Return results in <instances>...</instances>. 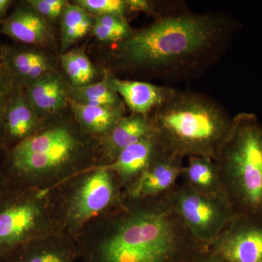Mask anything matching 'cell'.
Listing matches in <instances>:
<instances>
[{
    "instance_id": "obj_7",
    "label": "cell",
    "mask_w": 262,
    "mask_h": 262,
    "mask_svg": "<svg viewBox=\"0 0 262 262\" xmlns=\"http://www.w3.org/2000/svg\"><path fill=\"white\" fill-rule=\"evenodd\" d=\"M54 230L51 190L24 186L0 198V262Z\"/></svg>"
},
{
    "instance_id": "obj_8",
    "label": "cell",
    "mask_w": 262,
    "mask_h": 262,
    "mask_svg": "<svg viewBox=\"0 0 262 262\" xmlns=\"http://www.w3.org/2000/svg\"><path fill=\"white\" fill-rule=\"evenodd\" d=\"M165 198L193 237L209 248L237 215L228 201L200 194L181 181Z\"/></svg>"
},
{
    "instance_id": "obj_28",
    "label": "cell",
    "mask_w": 262,
    "mask_h": 262,
    "mask_svg": "<svg viewBox=\"0 0 262 262\" xmlns=\"http://www.w3.org/2000/svg\"><path fill=\"white\" fill-rule=\"evenodd\" d=\"M195 262H227L223 258L219 257L216 255L213 254L211 251L203 253L198 258Z\"/></svg>"
},
{
    "instance_id": "obj_5",
    "label": "cell",
    "mask_w": 262,
    "mask_h": 262,
    "mask_svg": "<svg viewBox=\"0 0 262 262\" xmlns=\"http://www.w3.org/2000/svg\"><path fill=\"white\" fill-rule=\"evenodd\" d=\"M124 199L121 183L107 165L89 169L51 189L55 229L76 241L89 224Z\"/></svg>"
},
{
    "instance_id": "obj_16",
    "label": "cell",
    "mask_w": 262,
    "mask_h": 262,
    "mask_svg": "<svg viewBox=\"0 0 262 262\" xmlns=\"http://www.w3.org/2000/svg\"><path fill=\"white\" fill-rule=\"evenodd\" d=\"M3 32L6 35L27 44L42 45L52 37L51 27L32 7L18 8L5 20Z\"/></svg>"
},
{
    "instance_id": "obj_26",
    "label": "cell",
    "mask_w": 262,
    "mask_h": 262,
    "mask_svg": "<svg viewBox=\"0 0 262 262\" xmlns=\"http://www.w3.org/2000/svg\"><path fill=\"white\" fill-rule=\"evenodd\" d=\"M95 21L119 33L124 38V39H126L133 32V29L130 28V25L127 23L126 18L125 17L120 16V15H97L95 17Z\"/></svg>"
},
{
    "instance_id": "obj_9",
    "label": "cell",
    "mask_w": 262,
    "mask_h": 262,
    "mask_svg": "<svg viewBox=\"0 0 262 262\" xmlns=\"http://www.w3.org/2000/svg\"><path fill=\"white\" fill-rule=\"evenodd\" d=\"M209 251L227 262H262V216L236 215Z\"/></svg>"
},
{
    "instance_id": "obj_21",
    "label": "cell",
    "mask_w": 262,
    "mask_h": 262,
    "mask_svg": "<svg viewBox=\"0 0 262 262\" xmlns=\"http://www.w3.org/2000/svg\"><path fill=\"white\" fill-rule=\"evenodd\" d=\"M71 96L72 101L83 104L125 108L121 98L112 89L106 78L96 83L74 87L71 91Z\"/></svg>"
},
{
    "instance_id": "obj_2",
    "label": "cell",
    "mask_w": 262,
    "mask_h": 262,
    "mask_svg": "<svg viewBox=\"0 0 262 262\" xmlns=\"http://www.w3.org/2000/svg\"><path fill=\"white\" fill-rule=\"evenodd\" d=\"M82 262H195L198 242L165 195L132 199L96 219L76 239Z\"/></svg>"
},
{
    "instance_id": "obj_20",
    "label": "cell",
    "mask_w": 262,
    "mask_h": 262,
    "mask_svg": "<svg viewBox=\"0 0 262 262\" xmlns=\"http://www.w3.org/2000/svg\"><path fill=\"white\" fill-rule=\"evenodd\" d=\"M93 18L77 5L68 4L62 13L61 47L63 51L84 37L94 27Z\"/></svg>"
},
{
    "instance_id": "obj_22",
    "label": "cell",
    "mask_w": 262,
    "mask_h": 262,
    "mask_svg": "<svg viewBox=\"0 0 262 262\" xmlns=\"http://www.w3.org/2000/svg\"><path fill=\"white\" fill-rule=\"evenodd\" d=\"M76 5L91 14L117 15L125 17L127 13L126 0H78Z\"/></svg>"
},
{
    "instance_id": "obj_11",
    "label": "cell",
    "mask_w": 262,
    "mask_h": 262,
    "mask_svg": "<svg viewBox=\"0 0 262 262\" xmlns=\"http://www.w3.org/2000/svg\"><path fill=\"white\" fill-rule=\"evenodd\" d=\"M168 152L155 134L133 144L120 153L108 167L127 190L150 165Z\"/></svg>"
},
{
    "instance_id": "obj_6",
    "label": "cell",
    "mask_w": 262,
    "mask_h": 262,
    "mask_svg": "<svg viewBox=\"0 0 262 262\" xmlns=\"http://www.w3.org/2000/svg\"><path fill=\"white\" fill-rule=\"evenodd\" d=\"M80 149V141L68 129L52 127L17 144L12 165L26 187L51 190L86 171L77 165Z\"/></svg>"
},
{
    "instance_id": "obj_19",
    "label": "cell",
    "mask_w": 262,
    "mask_h": 262,
    "mask_svg": "<svg viewBox=\"0 0 262 262\" xmlns=\"http://www.w3.org/2000/svg\"><path fill=\"white\" fill-rule=\"evenodd\" d=\"M38 126L39 122L32 104L23 98L13 100L6 115V130L10 137L20 142L34 135Z\"/></svg>"
},
{
    "instance_id": "obj_10",
    "label": "cell",
    "mask_w": 262,
    "mask_h": 262,
    "mask_svg": "<svg viewBox=\"0 0 262 262\" xmlns=\"http://www.w3.org/2000/svg\"><path fill=\"white\" fill-rule=\"evenodd\" d=\"M183 160L171 153H165L125 191V195L132 199H147L168 194L180 179L184 166Z\"/></svg>"
},
{
    "instance_id": "obj_30",
    "label": "cell",
    "mask_w": 262,
    "mask_h": 262,
    "mask_svg": "<svg viewBox=\"0 0 262 262\" xmlns=\"http://www.w3.org/2000/svg\"><path fill=\"white\" fill-rule=\"evenodd\" d=\"M11 2L9 0H0V17L3 16L9 8Z\"/></svg>"
},
{
    "instance_id": "obj_23",
    "label": "cell",
    "mask_w": 262,
    "mask_h": 262,
    "mask_svg": "<svg viewBox=\"0 0 262 262\" xmlns=\"http://www.w3.org/2000/svg\"><path fill=\"white\" fill-rule=\"evenodd\" d=\"M46 59L48 58L39 52H18L12 57L10 66L15 75L26 82L33 67Z\"/></svg>"
},
{
    "instance_id": "obj_29",
    "label": "cell",
    "mask_w": 262,
    "mask_h": 262,
    "mask_svg": "<svg viewBox=\"0 0 262 262\" xmlns=\"http://www.w3.org/2000/svg\"><path fill=\"white\" fill-rule=\"evenodd\" d=\"M8 192V185H7L6 179L0 173V198L5 195Z\"/></svg>"
},
{
    "instance_id": "obj_1",
    "label": "cell",
    "mask_w": 262,
    "mask_h": 262,
    "mask_svg": "<svg viewBox=\"0 0 262 262\" xmlns=\"http://www.w3.org/2000/svg\"><path fill=\"white\" fill-rule=\"evenodd\" d=\"M150 25L117 43L120 67L166 82L204 73L227 51L239 22L228 15L195 13L181 3H165Z\"/></svg>"
},
{
    "instance_id": "obj_31",
    "label": "cell",
    "mask_w": 262,
    "mask_h": 262,
    "mask_svg": "<svg viewBox=\"0 0 262 262\" xmlns=\"http://www.w3.org/2000/svg\"><path fill=\"white\" fill-rule=\"evenodd\" d=\"M4 88H3V83L0 79V110H1L2 103H3V96H4Z\"/></svg>"
},
{
    "instance_id": "obj_25",
    "label": "cell",
    "mask_w": 262,
    "mask_h": 262,
    "mask_svg": "<svg viewBox=\"0 0 262 262\" xmlns=\"http://www.w3.org/2000/svg\"><path fill=\"white\" fill-rule=\"evenodd\" d=\"M62 67L73 84L74 87L87 85L80 63L76 58L74 51L67 52L61 58Z\"/></svg>"
},
{
    "instance_id": "obj_14",
    "label": "cell",
    "mask_w": 262,
    "mask_h": 262,
    "mask_svg": "<svg viewBox=\"0 0 262 262\" xmlns=\"http://www.w3.org/2000/svg\"><path fill=\"white\" fill-rule=\"evenodd\" d=\"M153 134L148 115L133 113L130 116L121 117L103 137V151L108 158V165L115 161L124 149Z\"/></svg>"
},
{
    "instance_id": "obj_12",
    "label": "cell",
    "mask_w": 262,
    "mask_h": 262,
    "mask_svg": "<svg viewBox=\"0 0 262 262\" xmlns=\"http://www.w3.org/2000/svg\"><path fill=\"white\" fill-rule=\"evenodd\" d=\"M77 258L75 239L54 230L33 239L5 262H75Z\"/></svg>"
},
{
    "instance_id": "obj_13",
    "label": "cell",
    "mask_w": 262,
    "mask_h": 262,
    "mask_svg": "<svg viewBox=\"0 0 262 262\" xmlns=\"http://www.w3.org/2000/svg\"><path fill=\"white\" fill-rule=\"evenodd\" d=\"M108 84L121 96L133 113L149 115L154 108L166 101L176 89L143 81L122 80L115 76L106 77Z\"/></svg>"
},
{
    "instance_id": "obj_27",
    "label": "cell",
    "mask_w": 262,
    "mask_h": 262,
    "mask_svg": "<svg viewBox=\"0 0 262 262\" xmlns=\"http://www.w3.org/2000/svg\"><path fill=\"white\" fill-rule=\"evenodd\" d=\"M93 33L95 37L102 42L118 43L124 40V38L119 33L94 21Z\"/></svg>"
},
{
    "instance_id": "obj_18",
    "label": "cell",
    "mask_w": 262,
    "mask_h": 262,
    "mask_svg": "<svg viewBox=\"0 0 262 262\" xmlns=\"http://www.w3.org/2000/svg\"><path fill=\"white\" fill-rule=\"evenodd\" d=\"M77 121L85 130L105 136L116 125L123 115L125 108L92 106L71 101Z\"/></svg>"
},
{
    "instance_id": "obj_24",
    "label": "cell",
    "mask_w": 262,
    "mask_h": 262,
    "mask_svg": "<svg viewBox=\"0 0 262 262\" xmlns=\"http://www.w3.org/2000/svg\"><path fill=\"white\" fill-rule=\"evenodd\" d=\"M28 3L33 9L46 20L58 18L68 5L65 0H29Z\"/></svg>"
},
{
    "instance_id": "obj_4",
    "label": "cell",
    "mask_w": 262,
    "mask_h": 262,
    "mask_svg": "<svg viewBox=\"0 0 262 262\" xmlns=\"http://www.w3.org/2000/svg\"><path fill=\"white\" fill-rule=\"evenodd\" d=\"M214 161L236 215L262 216V124L255 114L233 117Z\"/></svg>"
},
{
    "instance_id": "obj_15",
    "label": "cell",
    "mask_w": 262,
    "mask_h": 262,
    "mask_svg": "<svg viewBox=\"0 0 262 262\" xmlns=\"http://www.w3.org/2000/svg\"><path fill=\"white\" fill-rule=\"evenodd\" d=\"M180 179L188 187L200 194L229 202L218 167L213 160L203 157H189Z\"/></svg>"
},
{
    "instance_id": "obj_17",
    "label": "cell",
    "mask_w": 262,
    "mask_h": 262,
    "mask_svg": "<svg viewBox=\"0 0 262 262\" xmlns=\"http://www.w3.org/2000/svg\"><path fill=\"white\" fill-rule=\"evenodd\" d=\"M28 94L33 107L42 113L61 110L68 98L64 81L58 73L52 72L31 84Z\"/></svg>"
},
{
    "instance_id": "obj_3",
    "label": "cell",
    "mask_w": 262,
    "mask_h": 262,
    "mask_svg": "<svg viewBox=\"0 0 262 262\" xmlns=\"http://www.w3.org/2000/svg\"><path fill=\"white\" fill-rule=\"evenodd\" d=\"M148 116L167 151L183 159L198 156L215 160L233 122L213 98L177 90Z\"/></svg>"
}]
</instances>
